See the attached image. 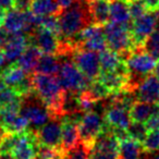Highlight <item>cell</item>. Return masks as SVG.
Segmentation results:
<instances>
[{"mask_svg": "<svg viewBox=\"0 0 159 159\" xmlns=\"http://www.w3.org/2000/svg\"><path fill=\"white\" fill-rule=\"evenodd\" d=\"M148 156H146L144 159H159V150L154 152H148Z\"/></svg>", "mask_w": 159, "mask_h": 159, "instance_id": "obj_44", "label": "cell"}, {"mask_svg": "<svg viewBox=\"0 0 159 159\" xmlns=\"http://www.w3.org/2000/svg\"><path fill=\"white\" fill-rule=\"evenodd\" d=\"M99 61H100L102 72L122 70V69L128 68L125 62V58L122 57L117 51L111 50L110 48H106L105 50L100 51Z\"/></svg>", "mask_w": 159, "mask_h": 159, "instance_id": "obj_18", "label": "cell"}, {"mask_svg": "<svg viewBox=\"0 0 159 159\" xmlns=\"http://www.w3.org/2000/svg\"><path fill=\"white\" fill-rule=\"evenodd\" d=\"M148 130L146 129L145 123H139V122H132L128 129L129 136L134 139H137L142 143L147 134Z\"/></svg>", "mask_w": 159, "mask_h": 159, "instance_id": "obj_33", "label": "cell"}, {"mask_svg": "<svg viewBox=\"0 0 159 159\" xmlns=\"http://www.w3.org/2000/svg\"><path fill=\"white\" fill-rule=\"evenodd\" d=\"M142 146L146 154L159 150V130L148 131L144 141L142 142Z\"/></svg>", "mask_w": 159, "mask_h": 159, "instance_id": "obj_30", "label": "cell"}, {"mask_svg": "<svg viewBox=\"0 0 159 159\" xmlns=\"http://www.w3.org/2000/svg\"><path fill=\"white\" fill-rule=\"evenodd\" d=\"M110 19L109 21L113 23L123 25H131L130 9L128 0H110Z\"/></svg>", "mask_w": 159, "mask_h": 159, "instance_id": "obj_20", "label": "cell"}, {"mask_svg": "<svg viewBox=\"0 0 159 159\" xmlns=\"http://www.w3.org/2000/svg\"><path fill=\"white\" fill-rule=\"evenodd\" d=\"M7 86H8V85L6 84V82H5V80H3L2 75L0 74V92L2 91V89H5Z\"/></svg>", "mask_w": 159, "mask_h": 159, "instance_id": "obj_45", "label": "cell"}, {"mask_svg": "<svg viewBox=\"0 0 159 159\" xmlns=\"http://www.w3.org/2000/svg\"><path fill=\"white\" fill-rule=\"evenodd\" d=\"M128 77H129V69L126 68V69H122V70L102 72L99 77H98V80L108 89L110 95H116V94H119L126 89Z\"/></svg>", "mask_w": 159, "mask_h": 159, "instance_id": "obj_15", "label": "cell"}, {"mask_svg": "<svg viewBox=\"0 0 159 159\" xmlns=\"http://www.w3.org/2000/svg\"><path fill=\"white\" fill-rule=\"evenodd\" d=\"M104 118L105 122L112 129L128 130L132 123L130 109L113 102H111L109 106L105 109Z\"/></svg>", "mask_w": 159, "mask_h": 159, "instance_id": "obj_12", "label": "cell"}, {"mask_svg": "<svg viewBox=\"0 0 159 159\" xmlns=\"http://www.w3.org/2000/svg\"><path fill=\"white\" fill-rule=\"evenodd\" d=\"M120 139L105 122L102 131L96 137L89 150V159H119Z\"/></svg>", "mask_w": 159, "mask_h": 159, "instance_id": "obj_6", "label": "cell"}, {"mask_svg": "<svg viewBox=\"0 0 159 159\" xmlns=\"http://www.w3.org/2000/svg\"><path fill=\"white\" fill-rule=\"evenodd\" d=\"M22 102V96L12 87L7 86L0 92V107Z\"/></svg>", "mask_w": 159, "mask_h": 159, "instance_id": "obj_31", "label": "cell"}, {"mask_svg": "<svg viewBox=\"0 0 159 159\" xmlns=\"http://www.w3.org/2000/svg\"><path fill=\"white\" fill-rule=\"evenodd\" d=\"M6 14H7L6 10L2 9V8H0V27L3 25V22H5V19H6Z\"/></svg>", "mask_w": 159, "mask_h": 159, "instance_id": "obj_42", "label": "cell"}, {"mask_svg": "<svg viewBox=\"0 0 159 159\" xmlns=\"http://www.w3.org/2000/svg\"><path fill=\"white\" fill-rule=\"evenodd\" d=\"M6 134H7V131H6V129H5V126H3L2 122L0 121V142L2 141L3 137L6 136Z\"/></svg>", "mask_w": 159, "mask_h": 159, "instance_id": "obj_43", "label": "cell"}, {"mask_svg": "<svg viewBox=\"0 0 159 159\" xmlns=\"http://www.w3.org/2000/svg\"><path fill=\"white\" fill-rule=\"evenodd\" d=\"M145 5L146 9L152 12H158L159 11V0H142Z\"/></svg>", "mask_w": 159, "mask_h": 159, "instance_id": "obj_37", "label": "cell"}, {"mask_svg": "<svg viewBox=\"0 0 159 159\" xmlns=\"http://www.w3.org/2000/svg\"><path fill=\"white\" fill-rule=\"evenodd\" d=\"M10 33L5 29V27H0V47L3 48L6 44H7L8 39H9Z\"/></svg>", "mask_w": 159, "mask_h": 159, "instance_id": "obj_38", "label": "cell"}, {"mask_svg": "<svg viewBox=\"0 0 159 159\" xmlns=\"http://www.w3.org/2000/svg\"><path fill=\"white\" fill-rule=\"evenodd\" d=\"M60 64L61 62L60 59H58L57 55L43 53L36 66L35 72L48 75H57L60 70Z\"/></svg>", "mask_w": 159, "mask_h": 159, "instance_id": "obj_26", "label": "cell"}, {"mask_svg": "<svg viewBox=\"0 0 159 159\" xmlns=\"http://www.w3.org/2000/svg\"><path fill=\"white\" fill-rule=\"evenodd\" d=\"M62 154L63 152L59 147L38 144L36 149V159H61Z\"/></svg>", "mask_w": 159, "mask_h": 159, "instance_id": "obj_29", "label": "cell"}, {"mask_svg": "<svg viewBox=\"0 0 159 159\" xmlns=\"http://www.w3.org/2000/svg\"><path fill=\"white\" fill-rule=\"evenodd\" d=\"M3 27L9 33L16 32H24L25 30V12L19 11L16 9H10L6 14Z\"/></svg>", "mask_w": 159, "mask_h": 159, "instance_id": "obj_24", "label": "cell"}, {"mask_svg": "<svg viewBox=\"0 0 159 159\" xmlns=\"http://www.w3.org/2000/svg\"><path fill=\"white\" fill-rule=\"evenodd\" d=\"M105 125V118L99 112L91 110L84 112L79 121L80 137L83 143L91 147Z\"/></svg>", "mask_w": 159, "mask_h": 159, "instance_id": "obj_8", "label": "cell"}, {"mask_svg": "<svg viewBox=\"0 0 159 159\" xmlns=\"http://www.w3.org/2000/svg\"><path fill=\"white\" fill-rule=\"evenodd\" d=\"M62 57L60 60V70L58 72V79L61 83L62 87L66 91L74 92V93H82L91 84L89 81L77 68L73 59H70V56H58Z\"/></svg>", "mask_w": 159, "mask_h": 159, "instance_id": "obj_5", "label": "cell"}, {"mask_svg": "<svg viewBox=\"0 0 159 159\" xmlns=\"http://www.w3.org/2000/svg\"><path fill=\"white\" fill-rule=\"evenodd\" d=\"M30 37V44L38 47L43 53L58 55L60 47V39L56 34L44 27H38Z\"/></svg>", "mask_w": 159, "mask_h": 159, "instance_id": "obj_13", "label": "cell"}, {"mask_svg": "<svg viewBox=\"0 0 159 159\" xmlns=\"http://www.w3.org/2000/svg\"><path fill=\"white\" fill-rule=\"evenodd\" d=\"M66 42L70 43L75 49L83 48L98 52L108 48L104 25L96 24V23H92L91 25L80 32L72 40H66Z\"/></svg>", "mask_w": 159, "mask_h": 159, "instance_id": "obj_7", "label": "cell"}, {"mask_svg": "<svg viewBox=\"0 0 159 159\" xmlns=\"http://www.w3.org/2000/svg\"><path fill=\"white\" fill-rule=\"evenodd\" d=\"M7 58L5 56V52H3V49L0 47V72L3 70V68L6 66V63H7Z\"/></svg>", "mask_w": 159, "mask_h": 159, "instance_id": "obj_41", "label": "cell"}, {"mask_svg": "<svg viewBox=\"0 0 159 159\" xmlns=\"http://www.w3.org/2000/svg\"><path fill=\"white\" fill-rule=\"evenodd\" d=\"M42 55L43 52L38 49V47H36L33 44H30L27 46V48L25 49L24 52H23V55L18 59L16 63L26 73L32 74V73L35 72L36 66H37Z\"/></svg>", "mask_w": 159, "mask_h": 159, "instance_id": "obj_21", "label": "cell"}, {"mask_svg": "<svg viewBox=\"0 0 159 159\" xmlns=\"http://www.w3.org/2000/svg\"><path fill=\"white\" fill-rule=\"evenodd\" d=\"M129 9H130V14L132 21L143 16L145 13H147L148 10L146 9L145 5L142 0H130L129 1Z\"/></svg>", "mask_w": 159, "mask_h": 159, "instance_id": "obj_34", "label": "cell"}, {"mask_svg": "<svg viewBox=\"0 0 159 159\" xmlns=\"http://www.w3.org/2000/svg\"><path fill=\"white\" fill-rule=\"evenodd\" d=\"M159 111V105L157 102H146L136 100L130 109V116L132 122L145 123L154 113Z\"/></svg>", "mask_w": 159, "mask_h": 159, "instance_id": "obj_19", "label": "cell"}, {"mask_svg": "<svg viewBox=\"0 0 159 159\" xmlns=\"http://www.w3.org/2000/svg\"><path fill=\"white\" fill-rule=\"evenodd\" d=\"M39 26L52 32L60 38V25L58 16H45L39 18Z\"/></svg>", "mask_w": 159, "mask_h": 159, "instance_id": "obj_32", "label": "cell"}, {"mask_svg": "<svg viewBox=\"0 0 159 159\" xmlns=\"http://www.w3.org/2000/svg\"><path fill=\"white\" fill-rule=\"evenodd\" d=\"M21 115L26 118L30 126H32L30 129L33 131L38 130L52 118L48 107L34 89L22 97Z\"/></svg>", "mask_w": 159, "mask_h": 159, "instance_id": "obj_4", "label": "cell"}, {"mask_svg": "<svg viewBox=\"0 0 159 159\" xmlns=\"http://www.w3.org/2000/svg\"><path fill=\"white\" fill-rule=\"evenodd\" d=\"M142 48L147 53H149L150 56H152L155 59L157 60L159 59V27L158 26L148 36L147 39L144 43V45L142 46Z\"/></svg>", "mask_w": 159, "mask_h": 159, "instance_id": "obj_28", "label": "cell"}, {"mask_svg": "<svg viewBox=\"0 0 159 159\" xmlns=\"http://www.w3.org/2000/svg\"><path fill=\"white\" fill-rule=\"evenodd\" d=\"M89 5L94 23L105 26L110 19L109 0H89Z\"/></svg>", "mask_w": 159, "mask_h": 159, "instance_id": "obj_22", "label": "cell"}, {"mask_svg": "<svg viewBox=\"0 0 159 159\" xmlns=\"http://www.w3.org/2000/svg\"><path fill=\"white\" fill-rule=\"evenodd\" d=\"M32 84L40 99L46 104L52 118H63L62 102L66 89L62 87L59 79L56 75L32 73Z\"/></svg>", "mask_w": 159, "mask_h": 159, "instance_id": "obj_1", "label": "cell"}, {"mask_svg": "<svg viewBox=\"0 0 159 159\" xmlns=\"http://www.w3.org/2000/svg\"><path fill=\"white\" fill-rule=\"evenodd\" d=\"M154 75L157 76L159 79V59L158 61L156 62V66H155V69H154Z\"/></svg>", "mask_w": 159, "mask_h": 159, "instance_id": "obj_46", "label": "cell"}, {"mask_svg": "<svg viewBox=\"0 0 159 159\" xmlns=\"http://www.w3.org/2000/svg\"><path fill=\"white\" fill-rule=\"evenodd\" d=\"M79 121L72 116H64L62 118V132H61V149L66 152L81 142L79 132Z\"/></svg>", "mask_w": 159, "mask_h": 159, "instance_id": "obj_16", "label": "cell"}, {"mask_svg": "<svg viewBox=\"0 0 159 159\" xmlns=\"http://www.w3.org/2000/svg\"><path fill=\"white\" fill-rule=\"evenodd\" d=\"M56 1H57L58 5L61 7V9L63 10V9H66V8L70 7L75 0H56Z\"/></svg>", "mask_w": 159, "mask_h": 159, "instance_id": "obj_40", "label": "cell"}, {"mask_svg": "<svg viewBox=\"0 0 159 159\" xmlns=\"http://www.w3.org/2000/svg\"><path fill=\"white\" fill-rule=\"evenodd\" d=\"M142 143L132 137L120 141V158L119 159H142L143 152Z\"/></svg>", "mask_w": 159, "mask_h": 159, "instance_id": "obj_23", "label": "cell"}, {"mask_svg": "<svg viewBox=\"0 0 159 159\" xmlns=\"http://www.w3.org/2000/svg\"><path fill=\"white\" fill-rule=\"evenodd\" d=\"M31 11L38 16H59L62 9L56 0H33Z\"/></svg>", "mask_w": 159, "mask_h": 159, "instance_id": "obj_25", "label": "cell"}, {"mask_svg": "<svg viewBox=\"0 0 159 159\" xmlns=\"http://www.w3.org/2000/svg\"><path fill=\"white\" fill-rule=\"evenodd\" d=\"M30 45V37L24 32L10 33L7 44L3 46V52L10 63L16 62L18 59L23 55L25 49Z\"/></svg>", "mask_w": 159, "mask_h": 159, "instance_id": "obj_14", "label": "cell"}, {"mask_svg": "<svg viewBox=\"0 0 159 159\" xmlns=\"http://www.w3.org/2000/svg\"><path fill=\"white\" fill-rule=\"evenodd\" d=\"M89 150L91 147L81 141L73 148L63 152L61 159H89Z\"/></svg>", "mask_w": 159, "mask_h": 159, "instance_id": "obj_27", "label": "cell"}, {"mask_svg": "<svg viewBox=\"0 0 159 159\" xmlns=\"http://www.w3.org/2000/svg\"><path fill=\"white\" fill-rule=\"evenodd\" d=\"M34 132L38 144L61 148L62 118H51L47 123Z\"/></svg>", "mask_w": 159, "mask_h": 159, "instance_id": "obj_11", "label": "cell"}, {"mask_svg": "<svg viewBox=\"0 0 159 159\" xmlns=\"http://www.w3.org/2000/svg\"><path fill=\"white\" fill-rule=\"evenodd\" d=\"M107 47L126 58L135 48L131 25H123L109 21L104 26Z\"/></svg>", "mask_w": 159, "mask_h": 159, "instance_id": "obj_3", "label": "cell"}, {"mask_svg": "<svg viewBox=\"0 0 159 159\" xmlns=\"http://www.w3.org/2000/svg\"><path fill=\"white\" fill-rule=\"evenodd\" d=\"M72 59L77 68L81 70V72L89 81H95L99 77L102 69H100L99 56L97 51L76 48L72 53Z\"/></svg>", "mask_w": 159, "mask_h": 159, "instance_id": "obj_9", "label": "cell"}, {"mask_svg": "<svg viewBox=\"0 0 159 159\" xmlns=\"http://www.w3.org/2000/svg\"><path fill=\"white\" fill-rule=\"evenodd\" d=\"M0 8L5 9L6 11L13 8V0H0Z\"/></svg>", "mask_w": 159, "mask_h": 159, "instance_id": "obj_39", "label": "cell"}, {"mask_svg": "<svg viewBox=\"0 0 159 159\" xmlns=\"http://www.w3.org/2000/svg\"><path fill=\"white\" fill-rule=\"evenodd\" d=\"M158 21L159 16H157L156 12L152 11H148L143 16L132 21L131 32L136 48L143 46L148 36L156 30Z\"/></svg>", "mask_w": 159, "mask_h": 159, "instance_id": "obj_10", "label": "cell"}, {"mask_svg": "<svg viewBox=\"0 0 159 159\" xmlns=\"http://www.w3.org/2000/svg\"><path fill=\"white\" fill-rule=\"evenodd\" d=\"M135 94L137 100L146 102H157L159 100V79L155 75H148L139 85Z\"/></svg>", "mask_w": 159, "mask_h": 159, "instance_id": "obj_17", "label": "cell"}, {"mask_svg": "<svg viewBox=\"0 0 159 159\" xmlns=\"http://www.w3.org/2000/svg\"><path fill=\"white\" fill-rule=\"evenodd\" d=\"M33 0H13V9L19 11H29L31 10Z\"/></svg>", "mask_w": 159, "mask_h": 159, "instance_id": "obj_35", "label": "cell"}, {"mask_svg": "<svg viewBox=\"0 0 159 159\" xmlns=\"http://www.w3.org/2000/svg\"><path fill=\"white\" fill-rule=\"evenodd\" d=\"M145 126L148 131L159 130V111L156 113H154V115L145 122Z\"/></svg>", "mask_w": 159, "mask_h": 159, "instance_id": "obj_36", "label": "cell"}, {"mask_svg": "<svg viewBox=\"0 0 159 159\" xmlns=\"http://www.w3.org/2000/svg\"><path fill=\"white\" fill-rule=\"evenodd\" d=\"M61 40H72L80 32L94 23L89 0H75L58 16Z\"/></svg>", "mask_w": 159, "mask_h": 159, "instance_id": "obj_2", "label": "cell"}]
</instances>
